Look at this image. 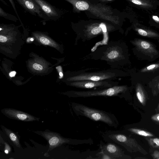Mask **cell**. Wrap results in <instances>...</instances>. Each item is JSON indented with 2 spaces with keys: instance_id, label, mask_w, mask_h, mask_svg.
Wrapping results in <instances>:
<instances>
[{
  "instance_id": "1",
  "label": "cell",
  "mask_w": 159,
  "mask_h": 159,
  "mask_svg": "<svg viewBox=\"0 0 159 159\" xmlns=\"http://www.w3.org/2000/svg\"><path fill=\"white\" fill-rule=\"evenodd\" d=\"M71 4L76 11H87L96 17L116 25L120 22L119 17L115 15L109 6L100 3L92 4L86 0H64Z\"/></svg>"
},
{
  "instance_id": "2",
  "label": "cell",
  "mask_w": 159,
  "mask_h": 159,
  "mask_svg": "<svg viewBox=\"0 0 159 159\" xmlns=\"http://www.w3.org/2000/svg\"><path fill=\"white\" fill-rule=\"evenodd\" d=\"M72 108L75 115L87 118L93 121L103 122L110 127L117 128L119 123L113 114L91 107L83 104L73 102Z\"/></svg>"
},
{
  "instance_id": "3",
  "label": "cell",
  "mask_w": 159,
  "mask_h": 159,
  "mask_svg": "<svg viewBox=\"0 0 159 159\" xmlns=\"http://www.w3.org/2000/svg\"><path fill=\"white\" fill-rule=\"evenodd\" d=\"M102 137L105 141L120 145L129 152H139L144 155L148 154L135 139L119 131H107L103 134Z\"/></svg>"
},
{
  "instance_id": "4",
  "label": "cell",
  "mask_w": 159,
  "mask_h": 159,
  "mask_svg": "<svg viewBox=\"0 0 159 159\" xmlns=\"http://www.w3.org/2000/svg\"><path fill=\"white\" fill-rule=\"evenodd\" d=\"M128 89L126 85H116L111 87L88 91H71L66 93L69 97L87 98L94 97H117L120 98L125 97Z\"/></svg>"
},
{
  "instance_id": "5",
  "label": "cell",
  "mask_w": 159,
  "mask_h": 159,
  "mask_svg": "<svg viewBox=\"0 0 159 159\" xmlns=\"http://www.w3.org/2000/svg\"><path fill=\"white\" fill-rule=\"evenodd\" d=\"M33 132L40 135L48 142L49 146L48 152L63 144L77 145L84 144L91 145L93 143V141L91 138L78 139L66 138L58 133L51 131L48 129L44 131H33Z\"/></svg>"
},
{
  "instance_id": "6",
  "label": "cell",
  "mask_w": 159,
  "mask_h": 159,
  "mask_svg": "<svg viewBox=\"0 0 159 159\" xmlns=\"http://www.w3.org/2000/svg\"><path fill=\"white\" fill-rule=\"evenodd\" d=\"M118 83L108 80L95 81L84 80L74 81L70 83L71 86L82 89H94L107 88L117 85Z\"/></svg>"
},
{
  "instance_id": "7",
  "label": "cell",
  "mask_w": 159,
  "mask_h": 159,
  "mask_svg": "<svg viewBox=\"0 0 159 159\" xmlns=\"http://www.w3.org/2000/svg\"><path fill=\"white\" fill-rule=\"evenodd\" d=\"M116 76L115 73L108 71L81 73L71 77L70 79L74 81L84 80L99 81L108 80L115 78Z\"/></svg>"
},
{
  "instance_id": "8",
  "label": "cell",
  "mask_w": 159,
  "mask_h": 159,
  "mask_svg": "<svg viewBox=\"0 0 159 159\" xmlns=\"http://www.w3.org/2000/svg\"><path fill=\"white\" fill-rule=\"evenodd\" d=\"M101 150L112 157L113 159H131L132 157L125 154L123 149L115 143L108 142L104 143L100 142Z\"/></svg>"
},
{
  "instance_id": "9",
  "label": "cell",
  "mask_w": 159,
  "mask_h": 159,
  "mask_svg": "<svg viewBox=\"0 0 159 159\" xmlns=\"http://www.w3.org/2000/svg\"><path fill=\"white\" fill-rule=\"evenodd\" d=\"M1 112L7 117L12 119L24 122L39 121V118L27 112L11 108H5L1 110Z\"/></svg>"
},
{
  "instance_id": "10",
  "label": "cell",
  "mask_w": 159,
  "mask_h": 159,
  "mask_svg": "<svg viewBox=\"0 0 159 159\" xmlns=\"http://www.w3.org/2000/svg\"><path fill=\"white\" fill-rule=\"evenodd\" d=\"M137 50L151 58L158 54V52L154 46L149 42L140 39L131 41Z\"/></svg>"
},
{
  "instance_id": "11",
  "label": "cell",
  "mask_w": 159,
  "mask_h": 159,
  "mask_svg": "<svg viewBox=\"0 0 159 159\" xmlns=\"http://www.w3.org/2000/svg\"><path fill=\"white\" fill-rule=\"evenodd\" d=\"M25 9L34 15L43 18V11L39 6L33 0H16Z\"/></svg>"
},
{
  "instance_id": "12",
  "label": "cell",
  "mask_w": 159,
  "mask_h": 159,
  "mask_svg": "<svg viewBox=\"0 0 159 159\" xmlns=\"http://www.w3.org/2000/svg\"><path fill=\"white\" fill-rule=\"evenodd\" d=\"M40 7L43 12L48 17L54 19L59 17L58 11L52 5L43 0H33Z\"/></svg>"
},
{
  "instance_id": "13",
  "label": "cell",
  "mask_w": 159,
  "mask_h": 159,
  "mask_svg": "<svg viewBox=\"0 0 159 159\" xmlns=\"http://www.w3.org/2000/svg\"><path fill=\"white\" fill-rule=\"evenodd\" d=\"M1 128L8 140L14 147L18 148H22L20 143V136L17 133L7 128L2 125H1Z\"/></svg>"
},
{
  "instance_id": "14",
  "label": "cell",
  "mask_w": 159,
  "mask_h": 159,
  "mask_svg": "<svg viewBox=\"0 0 159 159\" xmlns=\"http://www.w3.org/2000/svg\"><path fill=\"white\" fill-rule=\"evenodd\" d=\"M102 31V29L97 23H93L87 25L84 30L85 33L89 38L96 36Z\"/></svg>"
},
{
  "instance_id": "15",
  "label": "cell",
  "mask_w": 159,
  "mask_h": 159,
  "mask_svg": "<svg viewBox=\"0 0 159 159\" xmlns=\"http://www.w3.org/2000/svg\"><path fill=\"white\" fill-rule=\"evenodd\" d=\"M136 93L137 98L140 103L143 106L146 105L148 97L143 87L139 83L136 86Z\"/></svg>"
},
{
  "instance_id": "16",
  "label": "cell",
  "mask_w": 159,
  "mask_h": 159,
  "mask_svg": "<svg viewBox=\"0 0 159 159\" xmlns=\"http://www.w3.org/2000/svg\"><path fill=\"white\" fill-rule=\"evenodd\" d=\"M125 129L128 131L144 137H152L154 136L152 133L145 130L134 127L126 128Z\"/></svg>"
},
{
  "instance_id": "17",
  "label": "cell",
  "mask_w": 159,
  "mask_h": 159,
  "mask_svg": "<svg viewBox=\"0 0 159 159\" xmlns=\"http://www.w3.org/2000/svg\"><path fill=\"white\" fill-rule=\"evenodd\" d=\"M106 56L107 57L109 60H116L120 58L121 54L117 49L112 48L107 52Z\"/></svg>"
},
{
  "instance_id": "18",
  "label": "cell",
  "mask_w": 159,
  "mask_h": 159,
  "mask_svg": "<svg viewBox=\"0 0 159 159\" xmlns=\"http://www.w3.org/2000/svg\"><path fill=\"white\" fill-rule=\"evenodd\" d=\"M135 30L140 35L148 37H156L159 36L157 33L152 31L140 28H136Z\"/></svg>"
},
{
  "instance_id": "19",
  "label": "cell",
  "mask_w": 159,
  "mask_h": 159,
  "mask_svg": "<svg viewBox=\"0 0 159 159\" xmlns=\"http://www.w3.org/2000/svg\"><path fill=\"white\" fill-rule=\"evenodd\" d=\"M144 139L151 147L154 149L159 150V138L144 137Z\"/></svg>"
},
{
  "instance_id": "20",
  "label": "cell",
  "mask_w": 159,
  "mask_h": 159,
  "mask_svg": "<svg viewBox=\"0 0 159 159\" xmlns=\"http://www.w3.org/2000/svg\"><path fill=\"white\" fill-rule=\"evenodd\" d=\"M0 16L13 21H16L18 20V19L15 16L6 13L1 7L0 8Z\"/></svg>"
},
{
  "instance_id": "21",
  "label": "cell",
  "mask_w": 159,
  "mask_h": 159,
  "mask_svg": "<svg viewBox=\"0 0 159 159\" xmlns=\"http://www.w3.org/2000/svg\"><path fill=\"white\" fill-rule=\"evenodd\" d=\"M159 68V63L151 64L143 68L140 71L141 72H145L151 71Z\"/></svg>"
},
{
  "instance_id": "22",
  "label": "cell",
  "mask_w": 159,
  "mask_h": 159,
  "mask_svg": "<svg viewBox=\"0 0 159 159\" xmlns=\"http://www.w3.org/2000/svg\"><path fill=\"white\" fill-rule=\"evenodd\" d=\"M96 155L98 157L96 159H113V158L104 152L103 151L101 150V151L98 152Z\"/></svg>"
},
{
  "instance_id": "23",
  "label": "cell",
  "mask_w": 159,
  "mask_h": 159,
  "mask_svg": "<svg viewBox=\"0 0 159 159\" xmlns=\"http://www.w3.org/2000/svg\"><path fill=\"white\" fill-rule=\"evenodd\" d=\"M2 139L1 136H0V143H2L4 145V150L5 153L6 154H8L11 151V149L9 145L5 141H4Z\"/></svg>"
},
{
  "instance_id": "24",
  "label": "cell",
  "mask_w": 159,
  "mask_h": 159,
  "mask_svg": "<svg viewBox=\"0 0 159 159\" xmlns=\"http://www.w3.org/2000/svg\"><path fill=\"white\" fill-rule=\"evenodd\" d=\"M151 119L154 122L159 124V113L152 116Z\"/></svg>"
},
{
  "instance_id": "25",
  "label": "cell",
  "mask_w": 159,
  "mask_h": 159,
  "mask_svg": "<svg viewBox=\"0 0 159 159\" xmlns=\"http://www.w3.org/2000/svg\"><path fill=\"white\" fill-rule=\"evenodd\" d=\"M132 3L138 5H146V3H145L143 1L141 0H129Z\"/></svg>"
},
{
  "instance_id": "26",
  "label": "cell",
  "mask_w": 159,
  "mask_h": 159,
  "mask_svg": "<svg viewBox=\"0 0 159 159\" xmlns=\"http://www.w3.org/2000/svg\"><path fill=\"white\" fill-rule=\"evenodd\" d=\"M151 156L153 159H159V150H156L152 153Z\"/></svg>"
},
{
  "instance_id": "27",
  "label": "cell",
  "mask_w": 159,
  "mask_h": 159,
  "mask_svg": "<svg viewBox=\"0 0 159 159\" xmlns=\"http://www.w3.org/2000/svg\"><path fill=\"white\" fill-rule=\"evenodd\" d=\"M41 43L45 45H48L50 43V41L47 38L44 37H41L40 39Z\"/></svg>"
},
{
  "instance_id": "28",
  "label": "cell",
  "mask_w": 159,
  "mask_h": 159,
  "mask_svg": "<svg viewBox=\"0 0 159 159\" xmlns=\"http://www.w3.org/2000/svg\"><path fill=\"white\" fill-rule=\"evenodd\" d=\"M33 67L34 69L38 70H41L43 69L42 66L37 63L34 64L33 65Z\"/></svg>"
},
{
  "instance_id": "29",
  "label": "cell",
  "mask_w": 159,
  "mask_h": 159,
  "mask_svg": "<svg viewBox=\"0 0 159 159\" xmlns=\"http://www.w3.org/2000/svg\"><path fill=\"white\" fill-rule=\"evenodd\" d=\"M7 40V38L5 36L0 35V42L3 43L6 42Z\"/></svg>"
},
{
  "instance_id": "30",
  "label": "cell",
  "mask_w": 159,
  "mask_h": 159,
  "mask_svg": "<svg viewBox=\"0 0 159 159\" xmlns=\"http://www.w3.org/2000/svg\"><path fill=\"white\" fill-rule=\"evenodd\" d=\"M9 1H10V2L11 3V5H12V6L13 7L14 9V10L16 12V13L17 15L18 16V18H19V16L18 15V14H17V12L16 11V7H15V3H14V2L13 1V0H9Z\"/></svg>"
},
{
  "instance_id": "31",
  "label": "cell",
  "mask_w": 159,
  "mask_h": 159,
  "mask_svg": "<svg viewBox=\"0 0 159 159\" xmlns=\"http://www.w3.org/2000/svg\"><path fill=\"white\" fill-rule=\"evenodd\" d=\"M152 18L156 22H159V19L157 16H153Z\"/></svg>"
},
{
  "instance_id": "32",
  "label": "cell",
  "mask_w": 159,
  "mask_h": 159,
  "mask_svg": "<svg viewBox=\"0 0 159 159\" xmlns=\"http://www.w3.org/2000/svg\"><path fill=\"white\" fill-rule=\"evenodd\" d=\"M16 72L15 71H13L11 72L9 74V75L10 77H12L14 76L16 74Z\"/></svg>"
},
{
  "instance_id": "33",
  "label": "cell",
  "mask_w": 159,
  "mask_h": 159,
  "mask_svg": "<svg viewBox=\"0 0 159 159\" xmlns=\"http://www.w3.org/2000/svg\"><path fill=\"white\" fill-rule=\"evenodd\" d=\"M155 111L156 112H159V103L156 107V108L155 109Z\"/></svg>"
},
{
  "instance_id": "34",
  "label": "cell",
  "mask_w": 159,
  "mask_h": 159,
  "mask_svg": "<svg viewBox=\"0 0 159 159\" xmlns=\"http://www.w3.org/2000/svg\"><path fill=\"white\" fill-rule=\"evenodd\" d=\"M134 158L135 159H147V158H145V157H135Z\"/></svg>"
},
{
  "instance_id": "35",
  "label": "cell",
  "mask_w": 159,
  "mask_h": 159,
  "mask_svg": "<svg viewBox=\"0 0 159 159\" xmlns=\"http://www.w3.org/2000/svg\"><path fill=\"white\" fill-rule=\"evenodd\" d=\"M99 1H101V2H107V1H111L113 0H99Z\"/></svg>"
},
{
  "instance_id": "36",
  "label": "cell",
  "mask_w": 159,
  "mask_h": 159,
  "mask_svg": "<svg viewBox=\"0 0 159 159\" xmlns=\"http://www.w3.org/2000/svg\"><path fill=\"white\" fill-rule=\"evenodd\" d=\"M59 75L61 76H63L62 73L61 72H60L59 73Z\"/></svg>"
},
{
  "instance_id": "37",
  "label": "cell",
  "mask_w": 159,
  "mask_h": 159,
  "mask_svg": "<svg viewBox=\"0 0 159 159\" xmlns=\"http://www.w3.org/2000/svg\"><path fill=\"white\" fill-rule=\"evenodd\" d=\"M30 40H31V41H33L34 40V39H33V38H31V39H30Z\"/></svg>"
}]
</instances>
